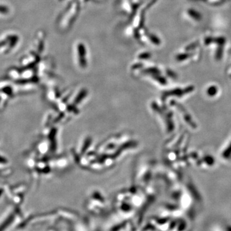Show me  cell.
<instances>
[{
	"mask_svg": "<svg viewBox=\"0 0 231 231\" xmlns=\"http://www.w3.org/2000/svg\"><path fill=\"white\" fill-rule=\"evenodd\" d=\"M189 13H190L191 17H193V18L196 19H200V16L199 13L197 12L193 11V10H190V11H189Z\"/></svg>",
	"mask_w": 231,
	"mask_h": 231,
	"instance_id": "1",
	"label": "cell"
}]
</instances>
